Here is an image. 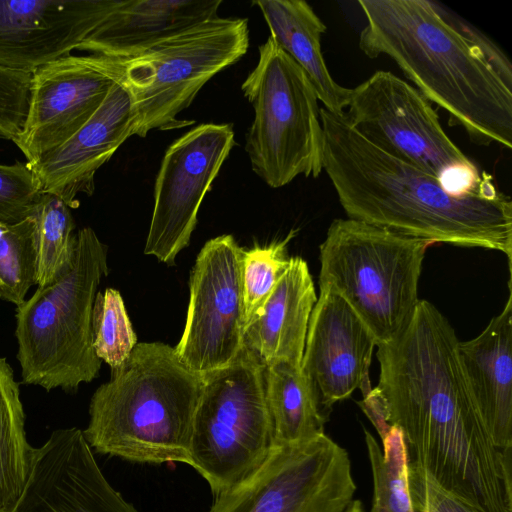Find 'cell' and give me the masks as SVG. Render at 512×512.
Listing matches in <instances>:
<instances>
[{
  "label": "cell",
  "instance_id": "6da1fadb",
  "mask_svg": "<svg viewBox=\"0 0 512 512\" xmlns=\"http://www.w3.org/2000/svg\"><path fill=\"white\" fill-rule=\"evenodd\" d=\"M453 327L419 300L401 334L377 346V388L410 460L479 512H512V448L493 443L469 390Z\"/></svg>",
  "mask_w": 512,
  "mask_h": 512
},
{
  "label": "cell",
  "instance_id": "7a4b0ae2",
  "mask_svg": "<svg viewBox=\"0 0 512 512\" xmlns=\"http://www.w3.org/2000/svg\"><path fill=\"white\" fill-rule=\"evenodd\" d=\"M323 170L350 219L428 242L497 250L512 260V201L494 185L455 194L377 148L322 107Z\"/></svg>",
  "mask_w": 512,
  "mask_h": 512
},
{
  "label": "cell",
  "instance_id": "3957f363",
  "mask_svg": "<svg viewBox=\"0 0 512 512\" xmlns=\"http://www.w3.org/2000/svg\"><path fill=\"white\" fill-rule=\"evenodd\" d=\"M359 47L390 57L430 102L480 144L512 148V89L429 0H359Z\"/></svg>",
  "mask_w": 512,
  "mask_h": 512
},
{
  "label": "cell",
  "instance_id": "277c9868",
  "mask_svg": "<svg viewBox=\"0 0 512 512\" xmlns=\"http://www.w3.org/2000/svg\"><path fill=\"white\" fill-rule=\"evenodd\" d=\"M203 385L174 347L137 343L94 392L83 435L99 454L142 464L190 466L192 424Z\"/></svg>",
  "mask_w": 512,
  "mask_h": 512
},
{
  "label": "cell",
  "instance_id": "5b68a950",
  "mask_svg": "<svg viewBox=\"0 0 512 512\" xmlns=\"http://www.w3.org/2000/svg\"><path fill=\"white\" fill-rule=\"evenodd\" d=\"M107 274V246L85 227L77 233L69 268L17 306L15 335L23 384L72 392L98 376L102 361L92 343V310Z\"/></svg>",
  "mask_w": 512,
  "mask_h": 512
},
{
  "label": "cell",
  "instance_id": "8992f818",
  "mask_svg": "<svg viewBox=\"0 0 512 512\" xmlns=\"http://www.w3.org/2000/svg\"><path fill=\"white\" fill-rule=\"evenodd\" d=\"M424 240L354 219H335L320 245L319 287L339 294L376 346L397 338L419 302Z\"/></svg>",
  "mask_w": 512,
  "mask_h": 512
},
{
  "label": "cell",
  "instance_id": "52a82bcc",
  "mask_svg": "<svg viewBox=\"0 0 512 512\" xmlns=\"http://www.w3.org/2000/svg\"><path fill=\"white\" fill-rule=\"evenodd\" d=\"M264 371L260 358L244 344L228 366L202 375L190 466L214 497L253 475L274 447Z\"/></svg>",
  "mask_w": 512,
  "mask_h": 512
},
{
  "label": "cell",
  "instance_id": "ba28073f",
  "mask_svg": "<svg viewBox=\"0 0 512 512\" xmlns=\"http://www.w3.org/2000/svg\"><path fill=\"white\" fill-rule=\"evenodd\" d=\"M248 47L246 18L216 16L132 58H112L117 82L130 99L132 136L180 126L177 115L213 76L240 60Z\"/></svg>",
  "mask_w": 512,
  "mask_h": 512
},
{
  "label": "cell",
  "instance_id": "9c48e42d",
  "mask_svg": "<svg viewBox=\"0 0 512 512\" xmlns=\"http://www.w3.org/2000/svg\"><path fill=\"white\" fill-rule=\"evenodd\" d=\"M254 109L245 150L252 170L269 187L323 171L318 98L303 70L269 36L241 85Z\"/></svg>",
  "mask_w": 512,
  "mask_h": 512
},
{
  "label": "cell",
  "instance_id": "30bf717a",
  "mask_svg": "<svg viewBox=\"0 0 512 512\" xmlns=\"http://www.w3.org/2000/svg\"><path fill=\"white\" fill-rule=\"evenodd\" d=\"M349 124L367 141L438 178L455 194L477 191L492 177L444 132L430 101L389 71H377L349 90Z\"/></svg>",
  "mask_w": 512,
  "mask_h": 512
},
{
  "label": "cell",
  "instance_id": "8fae6325",
  "mask_svg": "<svg viewBox=\"0 0 512 512\" xmlns=\"http://www.w3.org/2000/svg\"><path fill=\"white\" fill-rule=\"evenodd\" d=\"M356 492L347 451L325 433L274 446L264 464L207 512H345Z\"/></svg>",
  "mask_w": 512,
  "mask_h": 512
},
{
  "label": "cell",
  "instance_id": "7c38bea8",
  "mask_svg": "<svg viewBox=\"0 0 512 512\" xmlns=\"http://www.w3.org/2000/svg\"><path fill=\"white\" fill-rule=\"evenodd\" d=\"M243 249L230 234L208 240L190 273L179 361L203 375L228 366L244 345Z\"/></svg>",
  "mask_w": 512,
  "mask_h": 512
},
{
  "label": "cell",
  "instance_id": "4fadbf2b",
  "mask_svg": "<svg viewBox=\"0 0 512 512\" xmlns=\"http://www.w3.org/2000/svg\"><path fill=\"white\" fill-rule=\"evenodd\" d=\"M235 144L232 124L205 123L167 148L155 179L146 255L174 265L189 245L200 205Z\"/></svg>",
  "mask_w": 512,
  "mask_h": 512
},
{
  "label": "cell",
  "instance_id": "5bb4252c",
  "mask_svg": "<svg viewBox=\"0 0 512 512\" xmlns=\"http://www.w3.org/2000/svg\"><path fill=\"white\" fill-rule=\"evenodd\" d=\"M112 58L69 55L31 74L27 114L13 142L33 162L78 131L117 83Z\"/></svg>",
  "mask_w": 512,
  "mask_h": 512
},
{
  "label": "cell",
  "instance_id": "9a60e30c",
  "mask_svg": "<svg viewBox=\"0 0 512 512\" xmlns=\"http://www.w3.org/2000/svg\"><path fill=\"white\" fill-rule=\"evenodd\" d=\"M13 512H139L112 487L82 430L58 429L35 448Z\"/></svg>",
  "mask_w": 512,
  "mask_h": 512
},
{
  "label": "cell",
  "instance_id": "2e32d148",
  "mask_svg": "<svg viewBox=\"0 0 512 512\" xmlns=\"http://www.w3.org/2000/svg\"><path fill=\"white\" fill-rule=\"evenodd\" d=\"M120 0H0V67L32 74L71 55Z\"/></svg>",
  "mask_w": 512,
  "mask_h": 512
},
{
  "label": "cell",
  "instance_id": "e0dca14e",
  "mask_svg": "<svg viewBox=\"0 0 512 512\" xmlns=\"http://www.w3.org/2000/svg\"><path fill=\"white\" fill-rule=\"evenodd\" d=\"M375 339L352 307L334 290L321 288L308 324L301 362L328 415L333 404L356 389L363 396L369 380Z\"/></svg>",
  "mask_w": 512,
  "mask_h": 512
},
{
  "label": "cell",
  "instance_id": "ac0fdd59",
  "mask_svg": "<svg viewBox=\"0 0 512 512\" xmlns=\"http://www.w3.org/2000/svg\"><path fill=\"white\" fill-rule=\"evenodd\" d=\"M132 136L130 99L117 82L93 116L71 137L33 162L43 193L76 208L79 193L92 195L96 171Z\"/></svg>",
  "mask_w": 512,
  "mask_h": 512
},
{
  "label": "cell",
  "instance_id": "d6986e66",
  "mask_svg": "<svg viewBox=\"0 0 512 512\" xmlns=\"http://www.w3.org/2000/svg\"><path fill=\"white\" fill-rule=\"evenodd\" d=\"M475 338L458 344L459 359L481 419L495 446L512 448V293Z\"/></svg>",
  "mask_w": 512,
  "mask_h": 512
},
{
  "label": "cell",
  "instance_id": "ffe728a7",
  "mask_svg": "<svg viewBox=\"0 0 512 512\" xmlns=\"http://www.w3.org/2000/svg\"><path fill=\"white\" fill-rule=\"evenodd\" d=\"M221 0H120L76 50L124 60L218 16Z\"/></svg>",
  "mask_w": 512,
  "mask_h": 512
},
{
  "label": "cell",
  "instance_id": "44dd1931",
  "mask_svg": "<svg viewBox=\"0 0 512 512\" xmlns=\"http://www.w3.org/2000/svg\"><path fill=\"white\" fill-rule=\"evenodd\" d=\"M317 301L307 262L289 265L261 309L244 330V344L265 366L287 362L301 367L308 324Z\"/></svg>",
  "mask_w": 512,
  "mask_h": 512
},
{
  "label": "cell",
  "instance_id": "7402d4cb",
  "mask_svg": "<svg viewBox=\"0 0 512 512\" xmlns=\"http://www.w3.org/2000/svg\"><path fill=\"white\" fill-rule=\"evenodd\" d=\"M263 14L270 37L305 73L323 107L344 113L349 88L331 77L321 50L326 26L303 0L253 1Z\"/></svg>",
  "mask_w": 512,
  "mask_h": 512
},
{
  "label": "cell",
  "instance_id": "603a6c76",
  "mask_svg": "<svg viewBox=\"0 0 512 512\" xmlns=\"http://www.w3.org/2000/svg\"><path fill=\"white\" fill-rule=\"evenodd\" d=\"M264 383L274 446L305 442L324 433L328 415L301 367L287 362L265 366Z\"/></svg>",
  "mask_w": 512,
  "mask_h": 512
},
{
  "label": "cell",
  "instance_id": "cb8c5ba5",
  "mask_svg": "<svg viewBox=\"0 0 512 512\" xmlns=\"http://www.w3.org/2000/svg\"><path fill=\"white\" fill-rule=\"evenodd\" d=\"M35 448L27 441L19 383L0 357V512H13L27 484Z\"/></svg>",
  "mask_w": 512,
  "mask_h": 512
},
{
  "label": "cell",
  "instance_id": "d4e9b609",
  "mask_svg": "<svg viewBox=\"0 0 512 512\" xmlns=\"http://www.w3.org/2000/svg\"><path fill=\"white\" fill-rule=\"evenodd\" d=\"M31 217L34 221L36 284L53 283L70 266L77 234L70 208L56 195L43 193Z\"/></svg>",
  "mask_w": 512,
  "mask_h": 512
},
{
  "label": "cell",
  "instance_id": "484cf974",
  "mask_svg": "<svg viewBox=\"0 0 512 512\" xmlns=\"http://www.w3.org/2000/svg\"><path fill=\"white\" fill-rule=\"evenodd\" d=\"M364 435L373 476L370 512H416L409 491L410 456L402 430L391 425L382 439L383 451L366 428Z\"/></svg>",
  "mask_w": 512,
  "mask_h": 512
},
{
  "label": "cell",
  "instance_id": "4316f807",
  "mask_svg": "<svg viewBox=\"0 0 512 512\" xmlns=\"http://www.w3.org/2000/svg\"><path fill=\"white\" fill-rule=\"evenodd\" d=\"M36 284L34 221L0 222V298L16 306Z\"/></svg>",
  "mask_w": 512,
  "mask_h": 512
},
{
  "label": "cell",
  "instance_id": "83f0119b",
  "mask_svg": "<svg viewBox=\"0 0 512 512\" xmlns=\"http://www.w3.org/2000/svg\"><path fill=\"white\" fill-rule=\"evenodd\" d=\"M92 343L96 356L111 372L119 369L137 344V337L120 292H97L92 310Z\"/></svg>",
  "mask_w": 512,
  "mask_h": 512
},
{
  "label": "cell",
  "instance_id": "f1b7e54d",
  "mask_svg": "<svg viewBox=\"0 0 512 512\" xmlns=\"http://www.w3.org/2000/svg\"><path fill=\"white\" fill-rule=\"evenodd\" d=\"M291 230L282 240L265 246L255 245L242 254L241 282L244 307V330L261 309L289 265L287 246L296 235Z\"/></svg>",
  "mask_w": 512,
  "mask_h": 512
},
{
  "label": "cell",
  "instance_id": "f546056e",
  "mask_svg": "<svg viewBox=\"0 0 512 512\" xmlns=\"http://www.w3.org/2000/svg\"><path fill=\"white\" fill-rule=\"evenodd\" d=\"M42 194V185L27 162L0 164V222L30 217Z\"/></svg>",
  "mask_w": 512,
  "mask_h": 512
},
{
  "label": "cell",
  "instance_id": "4dcf8cb0",
  "mask_svg": "<svg viewBox=\"0 0 512 512\" xmlns=\"http://www.w3.org/2000/svg\"><path fill=\"white\" fill-rule=\"evenodd\" d=\"M31 74L0 67V137L13 139L27 114Z\"/></svg>",
  "mask_w": 512,
  "mask_h": 512
},
{
  "label": "cell",
  "instance_id": "1f68e13d",
  "mask_svg": "<svg viewBox=\"0 0 512 512\" xmlns=\"http://www.w3.org/2000/svg\"><path fill=\"white\" fill-rule=\"evenodd\" d=\"M409 491L416 512H479L439 485L417 463L409 461Z\"/></svg>",
  "mask_w": 512,
  "mask_h": 512
},
{
  "label": "cell",
  "instance_id": "d6a6232c",
  "mask_svg": "<svg viewBox=\"0 0 512 512\" xmlns=\"http://www.w3.org/2000/svg\"><path fill=\"white\" fill-rule=\"evenodd\" d=\"M441 15L460 33L488 64L495 70L501 80L512 89V64L503 51L486 35L474 28L457 15H452L439 3L434 2Z\"/></svg>",
  "mask_w": 512,
  "mask_h": 512
},
{
  "label": "cell",
  "instance_id": "836d02e7",
  "mask_svg": "<svg viewBox=\"0 0 512 512\" xmlns=\"http://www.w3.org/2000/svg\"><path fill=\"white\" fill-rule=\"evenodd\" d=\"M358 405L372 422L382 440L388 433L391 424L388 421L387 403L380 390L377 387L372 388L368 394L363 396V400L358 402Z\"/></svg>",
  "mask_w": 512,
  "mask_h": 512
},
{
  "label": "cell",
  "instance_id": "e575fe53",
  "mask_svg": "<svg viewBox=\"0 0 512 512\" xmlns=\"http://www.w3.org/2000/svg\"><path fill=\"white\" fill-rule=\"evenodd\" d=\"M345 512H365L363 504L360 500H352Z\"/></svg>",
  "mask_w": 512,
  "mask_h": 512
}]
</instances>
